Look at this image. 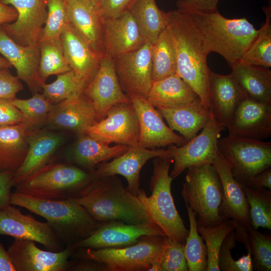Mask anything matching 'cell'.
<instances>
[{
    "mask_svg": "<svg viewBox=\"0 0 271 271\" xmlns=\"http://www.w3.org/2000/svg\"><path fill=\"white\" fill-rule=\"evenodd\" d=\"M167 28L174 45L177 74L197 94L209 110L210 70L207 58L210 54L203 38L190 14L177 10L167 12Z\"/></svg>",
    "mask_w": 271,
    "mask_h": 271,
    "instance_id": "1",
    "label": "cell"
},
{
    "mask_svg": "<svg viewBox=\"0 0 271 271\" xmlns=\"http://www.w3.org/2000/svg\"><path fill=\"white\" fill-rule=\"evenodd\" d=\"M73 199L98 223H154L138 196L115 176L97 178L83 195Z\"/></svg>",
    "mask_w": 271,
    "mask_h": 271,
    "instance_id": "2",
    "label": "cell"
},
{
    "mask_svg": "<svg viewBox=\"0 0 271 271\" xmlns=\"http://www.w3.org/2000/svg\"><path fill=\"white\" fill-rule=\"evenodd\" d=\"M10 203L45 218L67 245L87 238L99 225L74 199H48L15 192L11 194Z\"/></svg>",
    "mask_w": 271,
    "mask_h": 271,
    "instance_id": "3",
    "label": "cell"
},
{
    "mask_svg": "<svg viewBox=\"0 0 271 271\" xmlns=\"http://www.w3.org/2000/svg\"><path fill=\"white\" fill-rule=\"evenodd\" d=\"M190 15L209 53L221 55L230 67L241 59L259 32L246 18H227L218 10Z\"/></svg>",
    "mask_w": 271,
    "mask_h": 271,
    "instance_id": "4",
    "label": "cell"
},
{
    "mask_svg": "<svg viewBox=\"0 0 271 271\" xmlns=\"http://www.w3.org/2000/svg\"><path fill=\"white\" fill-rule=\"evenodd\" d=\"M96 179L92 170L68 164H48L16 185L15 192L48 199H73L83 195Z\"/></svg>",
    "mask_w": 271,
    "mask_h": 271,
    "instance_id": "5",
    "label": "cell"
},
{
    "mask_svg": "<svg viewBox=\"0 0 271 271\" xmlns=\"http://www.w3.org/2000/svg\"><path fill=\"white\" fill-rule=\"evenodd\" d=\"M171 157L154 158L153 170L150 183V196L141 189L137 195L152 220L170 239L185 244L189 230L175 206L171 193L173 179L169 170Z\"/></svg>",
    "mask_w": 271,
    "mask_h": 271,
    "instance_id": "6",
    "label": "cell"
},
{
    "mask_svg": "<svg viewBox=\"0 0 271 271\" xmlns=\"http://www.w3.org/2000/svg\"><path fill=\"white\" fill-rule=\"evenodd\" d=\"M181 195L185 205L194 212L198 225L212 227L224 220L219 214L223 190L219 175L212 164L188 168Z\"/></svg>",
    "mask_w": 271,
    "mask_h": 271,
    "instance_id": "7",
    "label": "cell"
},
{
    "mask_svg": "<svg viewBox=\"0 0 271 271\" xmlns=\"http://www.w3.org/2000/svg\"><path fill=\"white\" fill-rule=\"evenodd\" d=\"M166 236H146L135 244L121 247L79 248L76 257L104 264L106 271H149L152 263L161 265Z\"/></svg>",
    "mask_w": 271,
    "mask_h": 271,
    "instance_id": "8",
    "label": "cell"
},
{
    "mask_svg": "<svg viewBox=\"0 0 271 271\" xmlns=\"http://www.w3.org/2000/svg\"><path fill=\"white\" fill-rule=\"evenodd\" d=\"M219 153L235 180L248 186L253 178L271 166V142L228 135L218 141Z\"/></svg>",
    "mask_w": 271,
    "mask_h": 271,
    "instance_id": "9",
    "label": "cell"
},
{
    "mask_svg": "<svg viewBox=\"0 0 271 271\" xmlns=\"http://www.w3.org/2000/svg\"><path fill=\"white\" fill-rule=\"evenodd\" d=\"M225 128L226 126L211 114L199 134L183 145L168 146L167 150L174 161L170 177L174 179L190 167L213 164L219 152L218 140Z\"/></svg>",
    "mask_w": 271,
    "mask_h": 271,
    "instance_id": "10",
    "label": "cell"
},
{
    "mask_svg": "<svg viewBox=\"0 0 271 271\" xmlns=\"http://www.w3.org/2000/svg\"><path fill=\"white\" fill-rule=\"evenodd\" d=\"M83 133L108 145L139 146V119L131 102L114 106L105 117L87 127Z\"/></svg>",
    "mask_w": 271,
    "mask_h": 271,
    "instance_id": "11",
    "label": "cell"
},
{
    "mask_svg": "<svg viewBox=\"0 0 271 271\" xmlns=\"http://www.w3.org/2000/svg\"><path fill=\"white\" fill-rule=\"evenodd\" d=\"M152 52L153 44L146 42L113 58L119 84L126 94L146 98L153 82Z\"/></svg>",
    "mask_w": 271,
    "mask_h": 271,
    "instance_id": "12",
    "label": "cell"
},
{
    "mask_svg": "<svg viewBox=\"0 0 271 271\" xmlns=\"http://www.w3.org/2000/svg\"><path fill=\"white\" fill-rule=\"evenodd\" d=\"M146 236L166 235L155 223L132 224L120 221H109L99 223L97 228L89 237L71 246L74 249L121 247L135 244Z\"/></svg>",
    "mask_w": 271,
    "mask_h": 271,
    "instance_id": "13",
    "label": "cell"
},
{
    "mask_svg": "<svg viewBox=\"0 0 271 271\" xmlns=\"http://www.w3.org/2000/svg\"><path fill=\"white\" fill-rule=\"evenodd\" d=\"M83 93L91 102L99 120L114 106L130 102L119 84L113 59L105 54L96 73L87 83Z\"/></svg>",
    "mask_w": 271,
    "mask_h": 271,
    "instance_id": "14",
    "label": "cell"
},
{
    "mask_svg": "<svg viewBox=\"0 0 271 271\" xmlns=\"http://www.w3.org/2000/svg\"><path fill=\"white\" fill-rule=\"evenodd\" d=\"M14 7L17 20L2 26L7 34L24 46L39 45L47 16L46 0H1Z\"/></svg>",
    "mask_w": 271,
    "mask_h": 271,
    "instance_id": "15",
    "label": "cell"
},
{
    "mask_svg": "<svg viewBox=\"0 0 271 271\" xmlns=\"http://www.w3.org/2000/svg\"><path fill=\"white\" fill-rule=\"evenodd\" d=\"M0 234L32 240L52 251L63 250L61 239L48 222L23 214L12 205L0 209Z\"/></svg>",
    "mask_w": 271,
    "mask_h": 271,
    "instance_id": "16",
    "label": "cell"
},
{
    "mask_svg": "<svg viewBox=\"0 0 271 271\" xmlns=\"http://www.w3.org/2000/svg\"><path fill=\"white\" fill-rule=\"evenodd\" d=\"M74 250L68 245L57 252L44 250L33 241L15 238L7 251L16 271H64Z\"/></svg>",
    "mask_w": 271,
    "mask_h": 271,
    "instance_id": "17",
    "label": "cell"
},
{
    "mask_svg": "<svg viewBox=\"0 0 271 271\" xmlns=\"http://www.w3.org/2000/svg\"><path fill=\"white\" fill-rule=\"evenodd\" d=\"M136 111L140 126L139 146L149 149L164 148L187 141L167 126L159 111L146 98L138 94H127Z\"/></svg>",
    "mask_w": 271,
    "mask_h": 271,
    "instance_id": "18",
    "label": "cell"
},
{
    "mask_svg": "<svg viewBox=\"0 0 271 271\" xmlns=\"http://www.w3.org/2000/svg\"><path fill=\"white\" fill-rule=\"evenodd\" d=\"M167 156L171 157L167 149H149L139 146L130 147L125 152L111 161L98 164L92 171L96 178L122 176L127 182L126 189L137 196L142 189L140 179L143 167L151 159Z\"/></svg>",
    "mask_w": 271,
    "mask_h": 271,
    "instance_id": "19",
    "label": "cell"
},
{
    "mask_svg": "<svg viewBox=\"0 0 271 271\" xmlns=\"http://www.w3.org/2000/svg\"><path fill=\"white\" fill-rule=\"evenodd\" d=\"M229 134L257 140L271 136V103L244 98L236 108L227 128Z\"/></svg>",
    "mask_w": 271,
    "mask_h": 271,
    "instance_id": "20",
    "label": "cell"
},
{
    "mask_svg": "<svg viewBox=\"0 0 271 271\" xmlns=\"http://www.w3.org/2000/svg\"><path fill=\"white\" fill-rule=\"evenodd\" d=\"M0 54L16 70L17 77L23 81L33 94L42 91L39 74V46H24L16 42L0 25Z\"/></svg>",
    "mask_w": 271,
    "mask_h": 271,
    "instance_id": "21",
    "label": "cell"
},
{
    "mask_svg": "<svg viewBox=\"0 0 271 271\" xmlns=\"http://www.w3.org/2000/svg\"><path fill=\"white\" fill-rule=\"evenodd\" d=\"M220 178L223 190L220 215L225 220L248 227L251 225L249 206L239 183L233 176L230 166L218 152L212 164Z\"/></svg>",
    "mask_w": 271,
    "mask_h": 271,
    "instance_id": "22",
    "label": "cell"
},
{
    "mask_svg": "<svg viewBox=\"0 0 271 271\" xmlns=\"http://www.w3.org/2000/svg\"><path fill=\"white\" fill-rule=\"evenodd\" d=\"M98 121L93 106L82 92L54 104L46 123L80 134Z\"/></svg>",
    "mask_w": 271,
    "mask_h": 271,
    "instance_id": "23",
    "label": "cell"
},
{
    "mask_svg": "<svg viewBox=\"0 0 271 271\" xmlns=\"http://www.w3.org/2000/svg\"><path fill=\"white\" fill-rule=\"evenodd\" d=\"M209 111L226 128L239 103L247 95L231 74H220L210 71Z\"/></svg>",
    "mask_w": 271,
    "mask_h": 271,
    "instance_id": "24",
    "label": "cell"
},
{
    "mask_svg": "<svg viewBox=\"0 0 271 271\" xmlns=\"http://www.w3.org/2000/svg\"><path fill=\"white\" fill-rule=\"evenodd\" d=\"M60 40L71 70L88 83L97 71L104 55L96 52L69 23L65 27Z\"/></svg>",
    "mask_w": 271,
    "mask_h": 271,
    "instance_id": "25",
    "label": "cell"
},
{
    "mask_svg": "<svg viewBox=\"0 0 271 271\" xmlns=\"http://www.w3.org/2000/svg\"><path fill=\"white\" fill-rule=\"evenodd\" d=\"M68 23L98 53L105 54L104 19L100 8L83 0H66Z\"/></svg>",
    "mask_w": 271,
    "mask_h": 271,
    "instance_id": "26",
    "label": "cell"
},
{
    "mask_svg": "<svg viewBox=\"0 0 271 271\" xmlns=\"http://www.w3.org/2000/svg\"><path fill=\"white\" fill-rule=\"evenodd\" d=\"M103 40L105 54L112 58L146 43L128 11L116 17L104 19Z\"/></svg>",
    "mask_w": 271,
    "mask_h": 271,
    "instance_id": "27",
    "label": "cell"
},
{
    "mask_svg": "<svg viewBox=\"0 0 271 271\" xmlns=\"http://www.w3.org/2000/svg\"><path fill=\"white\" fill-rule=\"evenodd\" d=\"M63 139L58 133L34 130L30 133L28 150L21 165L15 171L16 186L47 165L62 144Z\"/></svg>",
    "mask_w": 271,
    "mask_h": 271,
    "instance_id": "28",
    "label": "cell"
},
{
    "mask_svg": "<svg viewBox=\"0 0 271 271\" xmlns=\"http://www.w3.org/2000/svg\"><path fill=\"white\" fill-rule=\"evenodd\" d=\"M156 108L169 128L178 131L187 142L204 127L211 115L200 100L183 105Z\"/></svg>",
    "mask_w": 271,
    "mask_h": 271,
    "instance_id": "29",
    "label": "cell"
},
{
    "mask_svg": "<svg viewBox=\"0 0 271 271\" xmlns=\"http://www.w3.org/2000/svg\"><path fill=\"white\" fill-rule=\"evenodd\" d=\"M146 99L156 108L183 105L200 100L177 73L153 81Z\"/></svg>",
    "mask_w": 271,
    "mask_h": 271,
    "instance_id": "30",
    "label": "cell"
},
{
    "mask_svg": "<svg viewBox=\"0 0 271 271\" xmlns=\"http://www.w3.org/2000/svg\"><path fill=\"white\" fill-rule=\"evenodd\" d=\"M79 135L72 151L71 160L76 166L89 171L101 163L120 156L130 147L118 144L109 146L85 133Z\"/></svg>",
    "mask_w": 271,
    "mask_h": 271,
    "instance_id": "31",
    "label": "cell"
},
{
    "mask_svg": "<svg viewBox=\"0 0 271 271\" xmlns=\"http://www.w3.org/2000/svg\"><path fill=\"white\" fill-rule=\"evenodd\" d=\"M31 131L23 123L0 126V171H15L21 165Z\"/></svg>",
    "mask_w": 271,
    "mask_h": 271,
    "instance_id": "32",
    "label": "cell"
},
{
    "mask_svg": "<svg viewBox=\"0 0 271 271\" xmlns=\"http://www.w3.org/2000/svg\"><path fill=\"white\" fill-rule=\"evenodd\" d=\"M231 74L248 97L271 103V70L268 68L239 60L231 67Z\"/></svg>",
    "mask_w": 271,
    "mask_h": 271,
    "instance_id": "33",
    "label": "cell"
},
{
    "mask_svg": "<svg viewBox=\"0 0 271 271\" xmlns=\"http://www.w3.org/2000/svg\"><path fill=\"white\" fill-rule=\"evenodd\" d=\"M128 11L146 42L154 44L167 27L168 13L158 8L155 0H137Z\"/></svg>",
    "mask_w": 271,
    "mask_h": 271,
    "instance_id": "34",
    "label": "cell"
},
{
    "mask_svg": "<svg viewBox=\"0 0 271 271\" xmlns=\"http://www.w3.org/2000/svg\"><path fill=\"white\" fill-rule=\"evenodd\" d=\"M152 63L153 81L177 73L175 49L167 27L153 44Z\"/></svg>",
    "mask_w": 271,
    "mask_h": 271,
    "instance_id": "35",
    "label": "cell"
},
{
    "mask_svg": "<svg viewBox=\"0 0 271 271\" xmlns=\"http://www.w3.org/2000/svg\"><path fill=\"white\" fill-rule=\"evenodd\" d=\"M265 22L240 60L246 63L269 68L271 67V6L262 8Z\"/></svg>",
    "mask_w": 271,
    "mask_h": 271,
    "instance_id": "36",
    "label": "cell"
},
{
    "mask_svg": "<svg viewBox=\"0 0 271 271\" xmlns=\"http://www.w3.org/2000/svg\"><path fill=\"white\" fill-rule=\"evenodd\" d=\"M39 74L43 83L50 76L57 75L71 70L65 58L60 39L43 41L39 43Z\"/></svg>",
    "mask_w": 271,
    "mask_h": 271,
    "instance_id": "37",
    "label": "cell"
},
{
    "mask_svg": "<svg viewBox=\"0 0 271 271\" xmlns=\"http://www.w3.org/2000/svg\"><path fill=\"white\" fill-rule=\"evenodd\" d=\"M249 206L251 225L271 229V191L265 188L241 185Z\"/></svg>",
    "mask_w": 271,
    "mask_h": 271,
    "instance_id": "38",
    "label": "cell"
},
{
    "mask_svg": "<svg viewBox=\"0 0 271 271\" xmlns=\"http://www.w3.org/2000/svg\"><path fill=\"white\" fill-rule=\"evenodd\" d=\"M11 102L22 112L24 123L30 131L46 123L54 104L52 103L42 93H34L32 97L22 99L15 98Z\"/></svg>",
    "mask_w": 271,
    "mask_h": 271,
    "instance_id": "39",
    "label": "cell"
},
{
    "mask_svg": "<svg viewBox=\"0 0 271 271\" xmlns=\"http://www.w3.org/2000/svg\"><path fill=\"white\" fill-rule=\"evenodd\" d=\"M186 205L190 228L185 244V255L189 271H206L207 248L204 239L197 229L196 216L194 212Z\"/></svg>",
    "mask_w": 271,
    "mask_h": 271,
    "instance_id": "40",
    "label": "cell"
},
{
    "mask_svg": "<svg viewBox=\"0 0 271 271\" xmlns=\"http://www.w3.org/2000/svg\"><path fill=\"white\" fill-rule=\"evenodd\" d=\"M87 84L71 70L57 75L56 79L52 83H43L42 92L52 103L56 104L82 92Z\"/></svg>",
    "mask_w": 271,
    "mask_h": 271,
    "instance_id": "41",
    "label": "cell"
},
{
    "mask_svg": "<svg viewBox=\"0 0 271 271\" xmlns=\"http://www.w3.org/2000/svg\"><path fill=\"white\" fill-rule=\"evenodd\" d=\"M235 228L233 222L224 220L220 224L212 227L197 224V229L205 242L207 248L206 271H219V254L222 244L226 236Z\"/></svg>",
    "mask_w": 271,
    "mask_h": 271,
    "instance_id": "42",
    "label": "cell"
},
{
    "mask_svg": "<svg viewBox=\"0 0 271 271\" xmlns=\"http://www.w3.org/2000/svg\"><path fill=\"white\" fill-rule=\"evenodd\" d=\"M46 2L47 16L40 42L60 39L65 27L69 23L66 0H46Z\"/></svg>",
    "mask_w": 271,
    "mask_h": 271,
    "instance_id": "43",
    "label": "cell"
},
{
    "mask_svg": "<svg viewBox=\"0 0 271 271\" xmlns=\"http://www.w3.org/2000/svg\"><path fill=\"white\" fill-rule=\"evenodd\" d=\"M253 270H271V237L249 225L247 227Z\"/></svg>",
    "mask_w": 271,
    "mask_h": 271,
    "instance_id": "44",
    "label": "cell"
},
{
    "mask_svg": "<svg viewBox=\"0 0 271 271\" xmlns=\"http://www.w3.org/2000/svg\"><path fill=\"white\" fill-rule=\"evenodd\" d=\"M236 237L234 229L231 231L224 239L219 254L218 265L221 271H252L253 262L251 253L235 260L232 256L231 250L235 247Z\"/></svg>",
    "mask_w": 271,
    "mask_h": 271,
    "instance_id": "45",
    "label": "cell"
},
{
    "mask_svg": "<svg viewBox=\"0 0 271 271\" xmlns=\"http://www.w3.org/2000/svg\"><path fill=\"white\" fill-rule=\"evenodd\" d=\"M162 271H188L185 244L167 237L162 262Z\"/></svg>",
    "mask_w": 271,
    "mask_h": 271,
    "instance_id": "46",
    "label": "cell"
},
{
    "mask_svg": "<svg viewBox=\"0 0 271 271\" xmlns=\"http://www.w3.org/2000/svg\"><path fill=\"white\" fill-rule=\"evenodd\" d=\"M23 89L21 80L9 68L0 70V98L13 99Z\"/></svg>",
    "mask_w": 271,
    "mask_h": 271,
    "instance_id": "47",
    "label": "cell"
},
{
    "mask_svg": "<svg viewBox=\"0 0 271 271\" xmlns=\"http://www.w3.org/2000/svg\"><path fill=\"white\" fill-rule=\"evenodd\" d=\"M220 0H178L177 10L185 13L192 14L207 13L218 10Z\"/></svg>",
    "mask_w": 271,
    "mask_h": 271,
    "instance_id": "48",
    "label": "cell"
},
{
    "mask_svg": "<svg viewBox=\"0 0 271 271\" xmlns=\"http://www.w3.org/2000/svg\"><path fill=\"white\" fill-rule=\"evenodd\" d=\"M11 99L0 98V126L23 122L21 111L11 102Z\"/></svg>",
    "mask_w": 271,
    "mask_h": 271,
    "instance_id": "49",
    "label": "cell"
},
{
    "mask_svg": "<svg viewBox=\"0 0 271 271\" xmlns=\"http://www.w3.org/2000/svg\"><path fill=\"white\" fill-rule=\"evenodd\" d=\"M137 0H102L101 10L104 19L116 17L128 11Z\"/></svg>",
    "mask_w": 271,
    "mask_h": 271,
    "instance_id": "50",
    "label": "cell"
},
{
    "mask_svg": "<svg viewBox=\"0 0 271 271\" xmlns=\"http://www.w3.org/2000/svg\"><path fill=\"white\" fill-rule=\"evenodd\" d=\"M13 171H0V209L11 205V189L14 186Z\"/></svg>",
    "mask_w": 271,
    "mask_h": 271,
    "instance_id": "51",
    "label": "cell"
},
{
    "mask_svg": "<svg viewBox=\"0 0 271 271\" xmlns=\"http://www.w3.org/2000/svg\"><path fill=\"white\" fill-rule=\"evenodd\" d=\"M255 188H265L271 189V168H268L256 174L252 179L249 185Z\"/></svg>",
    "mask_w": 271,
    "mask_h": 271,
    "instance_id": "52",
    "label": "cell"
},
{
    "mask_svg": "<svg viewBox=\"0 0 271 271\" xmlns=\"http://www.w3.org/2000/svg\"><path fill=\"white\" fill-rule=\"evenodd\" d=\"M17 17L16 10L11 6L4 4L0 0V25L13 23Z\"/></svg>",
    "mask_w": 271,
    "mask_h": 271,
    "instance_id": "53",
    "label": "cell"
},
{
    "mask_svg": "<svg viewBox=\"0 0 271 271\" xmlns=\"http://www.w3.org/2000/svg\"><path fill=\"white\" fill-rule=\"evenodd\" d=\"M83 262L76 264L72 267L74 270H99L106 271V267L102 263L96 261L82 259Z\"/></svg>",
    "mask_w": 271,
    "mask_h": 271,
    "instance_id": "54",
    "label": "cell"
},
{
    "mask_svg": "<svg viewBox=\"0 0 271 271\" xmlns=\"http://www.w3.org/2000/svg\"><path fill=\"white\" fill-rule=\"evenodd\" d=\"M0 271H16L11 258L0 242Z\"/></svg>",
    "mask_w": 271,
    "mask_h": 271,
    "instance_id": "55",
    "label": "cell"
},
{
    "mask_svg": "<svg viewBox=\"0 0 271 271\" xmlns=\"http://www.w3.org/2000/svg\"><path fill=\"white\" fill-rule=\"evenodd\" d=\"M12 67L11 63L5 58L0 56V69L10 68Z\"/></svg>",
    "mask_w": 271,
    "mask_h": 271,
    "instance_id": "56",
    "label": "cell"
},
{
    "mask_svg": "<svg viewBox=\"0 0 271 271\" xmlns=\"http://www.w3.org/2000/svg\"><path fill=\"white\" fill-rule=\"evenodd\" d=\"M85 2L101 9L102 0H83Z\"/></svg>",
    "mask_w": 271,
    "mask_h": 271,
    "instance_id": "57",
    "label": "cell"
},
{
    "mask_svg": "<svg viewBox=\"0 0 271 271\" xmlns=\"http://www.w3.org/2000/svg\"><path fill=\"white\" fill-rule=\"evenodd\" d=\"M268 1H270V0H268Z\"/></svg>",
    "mask_w": 271,
    "mask_h": 271,
    "instance_id": "58",
    "label": "cell"
}]
</instances>
